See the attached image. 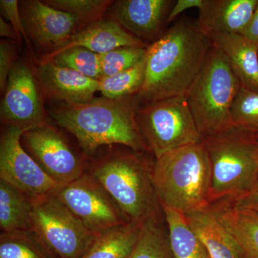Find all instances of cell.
Here are the masks:
<instances>
[{
  "mask_svg": "<svg viewBox=\"0 0 258 258\" xmlns=\"http://www.w3.org/2000/svg\"><path fill=\"white\" fill-rule=\"evenodd\" d=\"M212 47L198 20H177L147 47L145 79L137 95L139 104L185 96Z\"/></svg>",
  "mask_w": 258,
  "mask_h": 258,
  "instance_id": "obj_1",
  "label": "cell"
},
{
  "mask_svg": "<svg viewBox=\"0 0 258 258\" xmlns=\"http://www.w3.org/2000/svg\"><path fill=\"white\" fill-rule=\"evenodd\" d=\"M139 104L137 95L120 99L101 97L84 104L64 103L50 115L56 124L76 137L86 155L113 144L149 152L136 118Z\"/></svg>",
  "mask_w": 258,
  "mask_h": 258,
  "instance_id": "obj_2",
  "label": "cell"
},
{
  "mask_svg": "<svg viewBox=\"0 0 258 258\" xmlns=\"http://www.w3.org/2000/svg\"><path fill=\"white\" fill-rule=\"evenodd\" d=\"M152 177L162 209L185 215L210 205L211 164L203 142L179 148L155 159Z\"/></svg>",
  "mask_w": 258,
  "mask_h": 258,
  "instance_id": "obj_3",
  "label": "cell"
},
{
  "mask_svg": "<svg viewBox=\"0 0 258 258\" xmlns=\"http://www.w3.org/2000/svg\"><path fill=\"white\" fill-rule=\"evenodd\" d=\"M211 164L210 203H234L249 195L258 181V137L241 127L204 137Z\"/></svg>",
  "mask_w": 258,
  "mask_h": 258,
  "instance_id": "obj_4",
  "label": "cell"
},
{
  "mask_svg": "<svg viewBox=\"0 0 258 258\" xmlns=\"http://www.w3.org/2000/svg\"><path fill=\"white\" fill-rule=\"evenodd\" d=\"M146 152L128 149L108 154L97 161L88 174L109 193L129 222H143L158 212L154 183V164Z\"/></svg>",
  "mask_w": 258,
  "mask_h": 258,
  "instance_id": "obj_5",
  "label": "cell"
},
{
  "mask_svg": "<svg viewBox=\"0 0 258 258\" xmlns=\"http://www.w3.org/2000/svg\"><path fill=\"white\" fill-rule=\"evenodd\" d=\"M241 86L225 55L212 47L203 69L185 95L203 138L236 126L231 111Z\"/></svg>",
  "mask_w": 258,
  "mask_h": 258,
  "instance_id": "obj_6",
  "label": "cell"
},
{
  "mask_svg": "<svg viewBox=\"0 0 258 258\" xmlns=\"http://www.w3.org/2000/svg\"><path fill=\"white\" fill-rule=\"evenodd\" d=\"M136 118L149 152L155 159L179 148L203 142L185 96L139 104Z\"/></svg>",
  "mask_w": 258,
  "mask_h": 258,
  "instance_id": "obj_7",
  "label": "cell"
},
{
  "mask_svg": "<svg viewBox=\"0 0 258 258\" xmlns=\"http://www.w3.org/2000/svg\"><path fill=\"white\" fill-rule=\"evenodd\" d=\"M32 205L30 231L55 258H82L98 237L54 195Z\"/></svg>",
  "mask_w": 258,
  "mask_h": 258,
  "instance_id": "obj_8",
  "label": "cell"
},
{
  "mask_svg": "<svg viewBox=\"0 0 258 258\" xmlns=\"http://www.w3.org/2000/svg\"><path fill=\"white\" fill-rule=\"evenodd\" d=\"M53 195L97 235L129 222L109 193L88 173L60 185Z\"/></svg>",
  "mask_w": 258,
  "mask_h": 258,
  "instance_id": "obj_9",
  "label": "cell"
},
{
  "mask_svg": "<svg viewBox=\"0 0 258 258\" xmlns=\"http://www.w3.org/2000/svg\"><path fill=\"white\" fill-rule=\"evenodd\" d=\"M27 130L8 126L0 142V180L23 193L31 203L55 194L60 185L42 170L21 144Z\"/></svg>",
  "mask_w": 258,
  "mask_h": 258,
  "instance_id": "obj_10",
  "label": "cell"
},
{
  "mask_svg": "<svg viewBox=\"0 0 258 258\" xmlns=\"http://www.w3.org/2000/svg\"><path fill=\"white\" fill-rule=\"evenodd\" d=\"M21 140L30 155L57 184H69L86 173L83 159L60 132L47 123L24 132Z\"/></svg>",
  "mask_w": 258,
  "mask_h": 258,
  "instance_id": "obj_11",
  "label": "cell"
},
{
  "mask_svg": "<svg viewBox=\"0 0 258 258\" xmlns=\"http://www.w3.org/2000/svg\"><path fill=\"white\" fill-rule=\"evenodd\" d=\"M4 93L1 120L5 124L27 131L47 124L35 76L28 66L14 64Z\"/></svg>",
  "mask_w": 258,
  "mask_h": 258,
  "instance_id": "obj_12",
  "label": "cell"
},
{
  "mask_svg": "<svg viewBox=\"0 0 258 258\" xmlns=\"http://www.w3.org/2000/svg\"><path fill=\"white\" fill-rule=\"evenodd\" d=\"M176 1L121 0L113 8L115 21L139 40L155 42L164 32L167 19Z\"/></svg>",
  "mask_w": 258,
  "mask_h": 258,
  "instance_id": "obj_13",
  "label": "cell"
},
{
  "mask_svg": "<svg viewBox=\"0 0 258 258\" xmlns=\"http://www.w3.org/2000/svg\"><path fill=\"white\" fill-rule=\"evenodd\" d=\"M23 20L27 34L41 46L54 47L53 51L66 45L79 21L76 15L38 0L27 3Z\"/></svg>",
  "mask_w": 258,
  "mask_h": 258,
  "instance_id": "obj_14",
  "label": "cell"
},
{
  "mask_svg": "<svg viewBox=\"0 0 258 258\" xmlns=\"http://www.w3.org/2000/svg\"><path fill=\"white\" fill-rule=\"evenodd\" d=\"M37 76L46 92L67 104H84L92 101L99 91V81L90 79L74 70L41 60Z\"/></svg>",
  "mask_w": 258,
  "mask_h": 258,
  "instance_id": "obj_15",
  "label": "cell"
},
{
  "mask_svg": "<svg viewBox=\"0 0 258 258\" xmlns=\"http://www.w3.org/2000/svg\"><path fill=\"white\" fill-rule=\"evenodd\" d=\"M257 4L258 0H203L198 10L199 25L207 35H242Z\"/></svg>",
  "mask_w": 258,
  "mask_h": 258,
  "instance_id": "obj_16",
  "label": "cell"
},
{
  "mask_svg": "<svg viewBox=\"0 0 258 258\" xmlns=\"http://www.w3.org/2000/svg\"><path fill=\"white\" fill-rule=\"evenodd\" d=\"M184 216L210 258H242L235 237L215 208L210 205L208 208L185 214Z\"/></svg>",
  "mask_w": 258,
  "mask_h": 258,
  "instance_id": "obj_17",
  "label": "cell"
},
{
  "mask_svg": "<svg viewBox=\"0 0 258 258\" xmlns=\"http://www.w3.org/2000/svg\"><path fill=\"white\" fill-rule=\"evenodd\" d=\"M81 47L99 55L121 47H148L124 28L111 20H98L76 32L66 45L49 54H56L73 47Z\"/></svg>",
  "mask_w": 258,
  "mask_h": 258,
  "instance_id": "obj_18",
  "label": "cell"
},
{
  "mask_svg": "<svg viewBox=\"0 0 258 258\" xmlns=\"http://www.w3.org/2000/svg\"><path fill=\"white\" fill-rule=\"evenodd\" d=\"M212 45L225 55L231 69L244 87L258 92V47L243 35L213 33Z\"/></svg>",
  "mask_w": 258,
  "mask_h": 258,
  "instance_id": "obj_19",
  "label": "cell"
},
{
  "mask_svg": "<svg viewBox=\"0 0 258 258\" xmlns=\"http://www.w3.org/2000/svg\"><path fill=\"white\" fill-rule=\"evenodd\" d=\"M235 237L242 258H258V210L229 203L214 207Z\"/></svg>",
  "mask_w": 258,
  "mask_h": 258,
  "instance_id": "obj_20",
  "label": "cell"
},
{
  "mask_svg": "<svg viewBox=\"0 0 258 258\" xmlns=\"http://www.w3.org/2000/svg\"><path fill=\"white\" fill-rule=\"evenodd\" d=\"M143 222H128L99 234L82 258H129Z\"/></svg>",
  "mask_w": 258,
  "mask_h": 258,
  "instance_id": "obj_21",
  "label": "cell"
},
{
  "mask_svg": "<svg viewBox=\"0 0 258 258\" xmlns=\"http://www.w3.org/2000/svg\"><path fill=\"white\" fill-rule=\"evenodd\" d=\"M32 205L14 186L0 180V227L2 232L31 230Z\"/></svg>",
  "mask_w": 258,
  "mask_h": 258,
  "instance_id": "obj_22",
  "label": "cell"
},
{
  "mask_svg": "<svg viewBox=\"0 0 258 258\" xmlns=\"http://www.w3.org/2000/svg\"><path fill=\"white\" fill-rule=\"evenodd\" d=\"M163 211L174 258H210L205 246L190 228L184 214L169 208H163Z\"/></svg>",
  "mask_w": 258,
  "mask_h": 258,
  "instance_id": "obj_23",
  "label": "cell"
},
{
  "mask_svg": "<svg viewBox=\"0 0 258 258\" xmlns=\"http://www.w3.org/2000/svg\"><path fill=\"white\" fill-rule=\"evenodd\" d=\"M129 258H174L169 238L159 221L158 212L142 222L138 240Z\"/></svg>",
  "mask_w": 258,
  "mask_h": 258,
  "instance_id": "obj_24",
  "label": "cell"
},
{
  "mask_svg": "<svg viewBox=\"0 0 258 258\" xmlns=\"http://www.w3.org/2000/svg\"><path fill=\"white\" fill-rule=\"evenodd\" d=\"M146 75V60L141 61L124 71L103 78L99 81L102 96L110 99H120L138 94Z\"/></svg>",
  "mask_w": 258,
  "mask_h": 258,
  "instance_id": "obj_25",
  "label": "cell"
},
{
  "mask_svg": "<svg viewBox=\"0 0 258 258\" xmlns=\"http://www.w3.org/2000/svg\"><path fill=\"white\" fill-rule=\"evenodd\" d=\"M42 60L74 70L90 79H102L101 55L84 47H73L52 55L48 53Z\"/></svg>",
  "mask_w": 258,
  "mask_h": 258,
  "instance_id": "obj_26",
  "label": "cell"
},
{
  "mask_svg": "<svg viewBox=\"0 0 258 258\" xmlns=\"http://www.w3.org/2000/svg\"><path fill=\"white\" fill-rule=\"evenodd\" d=\"M0 258H55L31 231L2 232Z\"/></svg>",
  "mask_w": 258,
  "mask_h": 258,
  "instance_id": "obj_27",
  "label": "cell"
},
{
  "mask_svg": "<svg viewBox=\"0 0 258 258\" xmlns=\"http://www.w3.org/2000/svg\"><path fill=\"white\" fill-rule=\"evenodd\" d=\"M231 116L236 126L258 133V92L241 86L232 104Z\"/></svg>",
  "mask_w": 258,
  "mask_h": 258,
  "instance_id": "obj_28",
  "label": "cell"
},
{
  "mask_svg": "<svg viewBox=\"0 0 258 258\" xmlns=\"http://www.w3.org/2000/svg\"><path fill=\"white\" fill-rule=\"evenodd\" d=\"M147 49L121 47L101 55L102 79L119 74L138 64L145 58Z\"/></svg>",
  "mask_w": 258,
  "mask_h": 258,
  "instance_id": "obj_29",
  "label": "cell"
},
{
  "mask_svg": "<svg viewBox=\"0 0 258 258\" xmlns=\"http://www.w3.org/2000/svg\"><path fill=\"white\" fill-rule=\"evenodd\" d=\"M44 3L55 9L71 13L77 16L79 20L101 17L105 10L111 5L106 0H49Z\"/></svg>",
  "mask_w": 258,
  "mask_h": 258,
  "instance_id": "obj_30",
  "label": "cell"
},
{
  "mask_svg": "<svg viewBox=\"0 0 258 258\" xmlns=\"http://www.w3.org/2000/svg\"><path fill=\"white\" fill-rule=\"evenodd\" d=\"M18 1L17 0H1L0 1V8L2 13L5 18L10 22V25L14 29L15 34L18 37V41L22 42V37L25 39L29 45L28 34L25 30L23 20L21 18L20 10H19Z\"/></svg>",
  "mask_w": 258,
  "mask_h": 258,
  "instance_id": "obj_31",
  "label": "cell"
},
{
  "mask_svg": "<svg viewBox=\"0 0 258 258\" xmlns=\"http://www.w3.org/2000/svg\"><path fill=\"white\" fill-rule=\"evenodd\" d=\"M15 50L12 45L5 41L0 44V89L5 92L10 71L14 66Z\"/></svg>",
  "mask_w": 258,
  "mask_h": 258,
  "instance_id": "obj_32",
  "label": "cell"
},
{
  "mask_svg": "<svg viewBox=\"0 0 258 258\" xmlns=\"http://www.w3.org/2000/svg\"><path fill=\"white\" fill-rule=\"evenodd\" d=\"M203 0H176L167 19V25L174 21L179 15L186 10L197 8L199 10L203 5Z\"/></svg>",
  "mask_w": 258,
  "mask_h": 258,
  "instance_id": "obj_33",
  "label": "cell"
},
{
  "mask_svg": "<svg viewBox=\"0 0 258 258\" xmlns=\"http://www.w3.org/2000/svg\"><path fill=\"white\" fill-rule=\"evenodd\" d=\"M242 35L258 47V4Z\"/></svg>",
  "mask_w": 258,
  "mask_h": 258,
  "instance_id": "obj_34",
  "label": "cell"
},
{
  "mask_svg": "<svg viewBox=\"0 0 258 258\" xmlns=\"http://www.w3.org/2000/svg\"><path fill=\"white\" fill-rule=\"evenodd\" d=\"M231 204L240 208L258 209V181L255 187L247 196Z\"/></svg>",
  "mask_w": 258,
  "mask_h": 258,
  "instance_id": "obj_35",
  "label": "cell"
},
{
  "mask_svg": "<svg viewBox=\"0 0 258 258\" xmlns=\"http://www.w3.org/2000/svg\"><path fill=\"white\" fill-rule=\"evenodd\" d=\"M0 35L1 37L14 39L18 40L16 34L13 26L6 22L3 18H0Z\"/></svg>",
  "mask_w": 258,
  "mask_h": 258,
  "instance_id": "obj_36",
  "label": "cell"
},
{
  "mask_svg": "<svg viewBox=\"0 0 258 258\" xmlns=\"http://www.w3.org/2000/svg\"><path fill=\"white\" fill-rule=\"evenodd\" d=\"M256 135H257V137H258V133H256Z\"/></svg>",
  "mask_w": 258,
  "mask_h": 258,
  "instance_id": "obj_37",
  "label": "cell"
},
{
  "mask_svg": "<svg viewBox=\"0 0 258 258\" xmlns=\"http://www.w3.org/2000/svg\"><path fill=\"white\" fill-rule=\"evenodd\" d=\"M257 210H258V209H257Z\"/></svg>",
  "mask_w": 258,
  "mask_h": 258,
  "instance_id": "obj_38",
  "label": "cell"
}]
</instances>
